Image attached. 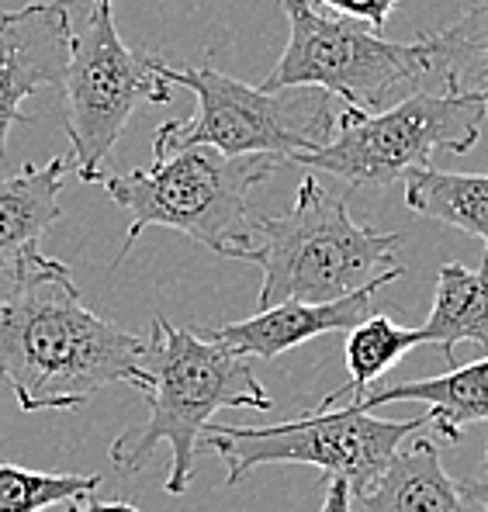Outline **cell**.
<instances>
[{
	"label": "cell",
	"instance_id": "cell-1",
	"mask_svg": "<svg viewBox=\"0 0 488 512\" xmlns=\"http://www.w3.org/2000/svg\"><path fill=\"white\" fill-rule=\"evenodd\" d=\"M142 353L146 336L90 312L63 260L21 256L0 301V384L21 412L77 409L111 384L146 391Z\"/></svg>",
	"mask_w": 488,
	"mask_h": 512
},
{
	"label": "cell",
	"instance_id": "cell-2",
	"mask_svg": "<svg viewBox=\"0 0 488 512\" xmlns=\"http://www.w3.org/2000/svg\"><path fill=\"white\" fill-rule=\"evenodd\" d=\"M142 374L149 388L142 391L149 416L111 440V464L122 471H139L160 443L170 447L167 492L184 495L191 485L198 447L219 409H257L267 412L270 395L253 374L250 357H239L212 336H198L153 315L142 353Z\"/></svg>",
	"mask_w": 488,
	"mask_h": 512
},
{
	"label": "cell",
	"instance_id": "cell-3",
	"mask_svg": "<svg viewBox=\"0 0 488 512\" xmlns=\"http://www.w3.org/2000/svg\"><path fill=\"white\" fill-rule=\"evenodd\" d=\"M253 246L239 260L264 270L260 312L284 301H329L350 298L385 277H402L395 263L402 232H378L350 218L347 201L333 194L319 177L298 184L295 205L277 218L253 215Z\"/></svg>",
	"mask_w": 488,
	"mask_h": 512
},
{
	"label": "cell",
	"instance_id": "cell-4",
	"mask_svg": "<svg viewBox=\"0 0 488 512\" xmlns=\"http://www.w3.org/2000/svg\"><path fill=\"white\" fill-rule=\"evenodd\" d=\"M281 167L270 156H225L212 146L153 149V163L129 173H104L101 187L132 215L118 263L153 225L191 236L212 253L239 260L253 246L250 191Z\"/></svg>",
	"mask_w": 488,
	"mask_h": 512
},
{
	"label": "cell",
	"instance_id": "cell-5",
	"mask_svg": "<svg viewBox=\"0 0 488 512\" xmlns=\"http://www.w3.org/2000/svg\"><path fill=\"white\" fill-rule=\"evenodd\" d=\"M170 87H187L198 97V111L187 122L156 128L153 149L212 146L225 156H270L291 163L333 142L340 115L333 97L315 87L264 90L250 87L229 73L201 66L163 63Z\"/></svg>",
	"mask_w": 488,
	"mask_h": 512
},
{
	"label": "cell",
	"instance_id": "cell-6",
	"mask_svg": "<svg viewBox=\"0 0 488 512\" xmlns=\"http://www.w3.org/2000/svg\"><path fill=\"white\" fill-rule=\"evenodd\" d=\"M430 429L437 440L450 443L437 412L426 409L412 419H374L357 405L329 412H305L295 423L250 429L212 423L205 429V447L225 461V481L239 485L250 471L264 464H312L326 478L350 485V495H360L381 471L395 461L405 436Z\"/></svg>",
	"mask_w": 488,
	"mask_h": 512
},
{
	"label": "cell",
	"instance_id": "cell-7",
	"mask_svg": "<svg viewBox=\"0 0 488 512\" xmlns=\"http://www.w3.org/2000/svg\"><path fill=\"white\" fill-rule=\"evenodd\" d=\"M70 160L84 184H101L104 160L122 139L139 104H167L174 87L163 59L125 45L115 25V0H90L84 28L73 32L63 80Z\"/></svg>",
	"mask_w": 488,
	"mask_h": 512
},
{
	"label": "cell",
	"instance_id": "cell-8",
	"mask_svg": "<svg viewBox=\"0 0 488 512\" xmlns=\"http://www.w3.org/2000/svg\"><path fill=\"white\" fill-rule=\"evenodd\" d=\"M485 108L468 97L416 90L385 111L350 108L340 115L333 142L291 163L312 173H333L350 187H388L412 170L430 167L433 153H468L482 135Z\"/></svg>",
	"mask_w": 488,
	"mask_h": 512
},
{
	"label": "cell",
	"instance_id": "cell-9",
	"mask_svg": "<svg viewBox=\"0 0 488 512\" xmlns=\"http://www.w3.org/2000/svg\"><path fill=\"white\" fill-rule=\"evenodd\" d=\"M291 39L260 87H315L343 97L354 111L374 115L405 80L426 77L423 45L392 42L374 28L315 7L312 0H281Z\"/></svg>",
	"mask_w": 488,
	"mask_h": 512
},
{
	"label": "cell",
	"instance_id": "cell-10",
	"mask_svg": "<svg viewBox=\"0 0 488 512\" xmlns=\"http://www.w3.org/2000/svg\"><path fill=\"white\" fill-rule=\"evenodd\" d=\"M70 52L73 25L66 0H35L18 11L0 7V160L7 156L11 125H32L21 101L42 87L63 90Z\"/></svg>",
	"mask_w": 488,
	"mask_h": 512
},
{
	"label": "cell",
	"instance_id": "cell-11",
	"mask_svg": "<svg viewBox=\"0 0 488 512\" xmlns=\"http://www.w3.org/2000/svg\"><path fill=\"white\" fill-rule=\"evenodd\" d=\"M392 281H399V277H385V281L371 284V288L357 291V295H350V298L329 301V305L284 301V305L257 312L243 322H229V326L215 329V333H208V336H212L215 343L229 346L239 357L274 360L322 333H350V329H357L360 322L371 315V298Z\"/></svg>",
	"mask_w": 488,
	"mask_h": 512
},
{
	"label": "cell",
	"instance_id": "cell-12",
	"mask_svg": "<svg viewBox=\"0 0 488 512\" xmlns=\"http://www.w3.org/2000/svg\"><path fill=\"white\" fill-rule=\"evenodd\" d=\"M360 512H471L461 481L440 461L437 436H419L360 495Z\"/></svg>",
	"mask_w": 488,
	"mask_h": 512
},
{
	"label": "cell",
	"instance_id": "cell-13",
	"mask_svg": "<svg viewBox=\"0 0 488 512\" xmlns=\"http://www.w3.org/2000/svg\"><path fill=\"white\" fill-rule=\"evenodd\" d=\"M70 163V156H52L0 177V274H11L21 256L39 250V239L63 218L59 191Z\"/></svg>",
	"mask_w": 488,
	"mask_h": 512
},
{
	"label": "cell",
	"instance_id": "cell-14",
	"mask_svg": "<svg viewBox=\"0 0 488 512\" xmlns=\"http://www.w3.org/2000/svg\"><path fill=\"white\" fill-rule=\"evenodd\" d=\"M392 402H423L430 412H437L444 423L450 443H461L464 426L488 423V357L471 360L464 367H454L440 378H419V381H395L385 388H371L360 402V412H374Z\"/></svg>",
	"mask_w": 488,
	"mask_h": 512
},
{
	"label": "cell",
	"instance_id": "cell-15",
	"mask_svg": "<svg viewBox=\"0 0 488 512\" xmlns=\"http://www.w3.org/2000/svg\"><path fill=\"white\" fill-rule=\"evenodd\" d=\"M426 73L444 80V94L478 101L488 115V0L468 7L440 32H416Z\"/></svg>",
	"mask_w": 488,
	"mask_h": 512
},
{
	"label": "cell",
	"instance_id": "cell-16",
	"mask_svg": "<svg viewBox=\"0 0 488 512\" xmlns=\"http://www.w3.org/2000/svg\"><path fill=\"white\" fill-rule=\"evenodd\" d=\"M419 340L437 346L454 371V346L475 343L488 357V274L461 263H444L437 270V298L419 326Z\"/></svg>",
	"mask_w": 488,
	"mask_h": 512
},
{
	"label": "cell",
	"instance_id": "cell-17",
	"mask_svg": "<svg viewBox=\"0 0 488 512\" xmlns=\"http://www.w3.org/2000/svg\"><path fill=\"white\" fill-rule=\"evenodd\" d=\"M405 205L409 212L482 239V270L488 274V173H447L433 163L419 167L405 177Z\"/></svg>",
	"mask_w": 488,
	"mask_h": 512
},
{
	"label": "cell",
	"instance_id": "cell-18",
	"mask_svg": "<svg viewBox=\"0 0 488 512\" xmlns=\"http://www.w3.org/2000/svg\"><path fill=\"white\" fill-rule=\"evenodd\" d=\"M423 346L419 340V329H405V326H395L392 322V312L385 315H367L357 329L347 333V371H350V381L343 388L329 391L319 405H312L309 412H329L350 398V405L360 402V398L371 391L374 381H381L395 364L405 357L409 350Z\"/></svg>",
	"mask_w": 488,
	"mask_h": 512
},
{
	"label": "cell",
	"instance_id": "cell-19",
	"mask_svg": "<svg viewBox=\"0 0 488 512\" xmlns=\"http://www.w3.org/2000/svg\"><path fill=\"white\" fill-rule=\"evenodd\" d=\"M97 474H49L0 464V512H45L97 492Z\"/></svg>",
	"mask_w": 488,
	"mask_h": 512
},
{
	"label": "cell",
	"instance_id": "cell-20",
	"mask_svg": "<svg viewBox=\"0 0 488 512\" xmlns=\"http://www.w3.org/2000/svg\"><path fill=\"white\" fill-rule=\"evenodd\" d=\"M315 7H322V11H333L336 18H350V21H360V25L374 28V32H381V28L388 25V18L395 14V7L402 4V0H312Z\"/></svg>",
	"mask_w": 488,
	"mask_h": 512
},
{
	"label": "cell",
	"instance_id": "cell-21",
	"mask_svg": "<svg viewBox=\"0 0 488 512\" xmlns=\"http://www.w3.org/2000/svg\"><path fill=\"white\" fill-rule=\"evenodd\" d=\"M350 485L340 478H326V492H322V509L319 512H350Z\"/></svg>",
	"mask_w": 488,
	"mask_h": 512
},
{
	"label": "cell",
	"instance_id": "cell-22",
	"mask_svg": "<svg viewBox=\"0 0 488 512\" xmlns=\"http://www.w3.org/2000/svg\"><path fill=\"white\" fill-rule=\"evenodd\" d=\"M461 488H464V495H468L471 502H478V506H482V509L488 512V450H485L482 471L471 474V478H464V481H461Z\"/></svg>",
	"mask_w": 488,
	"mask_h": 512
},
{
	"label": "cell",
	"instance_id": "cell-23",
	"mask_svg": "<svg viewBox=\"0 0 488 512\" xmlns=\"http://www.w3.org/2000/svg\"><path fill=\"white\" fill-rule=\"evenodd\" d=\"M66 512H139V509H135L132 502H104V499L87 495V499H80V502H70Z\"/></svg>",
	"mask_w": 488,
	"mask_h": 512
}]
</instances>
